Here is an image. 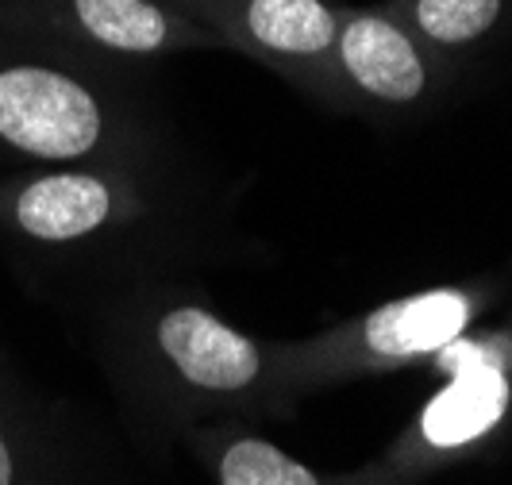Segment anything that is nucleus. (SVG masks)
<instances>
[{
    "mask_svg": "<svg viewBox=\"0 0 512 485\" xmlns=\"http://www.w3.org/2000/svg\"><path fill=\"white\" fill-rule=\"evenodd\" d=\"M158 4H162V0H158Z\"/></svg>",
    "mask_w": 512,
    "mask_h": 485,
    "instance_id": "12",
    "label": "nucleus"
},
{
    "mask_svg": "<svg viewBox=\"0 0 512 485\" xmlns=\"http://www.w3.org/2000/svg\"><path fill=\"white\" fill-rule=\"evenodd\" d=\"M70 435L0 355V485H70Z\"/></svg>",
    "mask_w": 512,
    "mask_h": 485,
    "instance_id": "6",
    "label": "nucleus"
},
{
    "mask_svg": "<svg viewBox=\"0 0 512 485\" xmlns=\"http://www.w3.org/2000/svg\"><path fill=\"white\" fill-rule=\"evenodd\" d=\"M466 320H470V301L459 289H432L366 312L347 347L378 362H405L443 351L451 339H459Z\"/></svg>",
    "mask_w": 512,
    "mask_h": 485,
    "instance_id": "7",
    "label": "nucleus"
},
{
    "mask_svg": "<svg viewBox=\"0 0 512 485\" xmlns=\"http://www.w3.org/2000/svg\"><path fill=\"white\" fill-rule=\"evenodd\" d=\"M235 35L285 62H324L335 54L339 16L328 0H235Z\"/></svg>",
    "mask_w": 512,
    "mask_h": 485,
    "instance_id": "8",
    "label": "nucleus"
},
{
    "mask_svg": "<svg viewBox=\"0 0 512 485\" xmlns=\"http://www.w3.org/2000/svg\"><path fill=\"white\" fill-rule=\"evenodd\" d=\"M143 212L128 166H43L0 181V231L39 258L81 262Z\"/></svg>",
    "mask_w": 512,
    "mask_h": 485,
    "instance_id": "3",
    "label": "nucleus"
},
{
    "mask_svg": "<svg viewBox=\"0 0 512 485\" xmlns=\"http://www.w3.org/2000/svg\"><path fill=\"white\" fill-rule=\"evenodd\" d=\"M335 66L362 97L382 104H412L428 93V62L409 31L389 16L355 12L339 20Z\"/></svg>",
    "mask_w": 512,
    "mask_h": 485,
    "instance_id": "5",
    "label": "nucleus"
},
{
    "mask_svg": "<svg viewBox=\"0 0 512 485\" xmlns=\"http://www.w3.org/2000/svg\"><path fill=\"white\" fill-rule=\"evenodd\" d=\"M112 362L131 378L185 389L205 401H235L266 382L270 366L255 339L193 301L131 308L112 320Z\"/></svg>",
    "mask_w": 512,
    "mask_h": 485,
    "instance_id": "2",
    "label": "nucleus"
},
{
    "mask_svg": "<svg viewBox=\"0 0 512 485\" xmlns=\"http://www.w3.org/2000/svg\"><path fill=\"white\" fill-rule=\"evenodd\" d=\"M0 27L112 66L166 54L189 39L158 0H0Z\"/></svg>",
    "mask_w": 512,
    "mask_h": 485,
    "instance_id": "4",
    "label": "nucleus"
},
{
    "mask_svg": "<svg viewBox=\"0 0 512 485\" xmlns=\"http://www.w3.org/2000/svg\"><path fill=\"white\" fill-rule=\"evenodd\" d=\"M505 397V378L497 370H459V382L447 385L424 412V439L432 447H455L489 432L505 412Z\"/></svg>",
    "mask_w": 512,
    "mask_h": 485,
    "instance_id": "9",
    "label": "nucleus"
},
{
    "mask_svg": "<svg viewBox=\"0 0 512 485\" xmlns=\"http://www.w3.org/2000/svg\"><path fill=\"white\" fill-rule=\"evenodd\" d=\"M409 16L424 39L439 47H459L497 24L501 0H412Z\"/></svg>",
    "mask_w": 512,
    "mask_h": 485,
    "instance_id": "11",
    "label": "nucleus"
},
{
    "mask_svg": "<svg viewBox=\"0 0 512 485\" xmlns=\"http://www.w3.org/2000/svg\"><path fill=\"white\" fill-rule=\"evenodd\" d=\"M135 124L112 62L0 27V147L39 166H128Z\"/></svg>",
    "mask_w": 512,
    "mask_h": 485,
    "instance_id": "1",
    "label": "nucleus"
},
{
    "mask_svg": "<svg viewBox=\"0 0 512 485\" xmlns=\"http://www.w3.org/2000/svg\"><path fill=\"white\" fill-rule=\"evenodd\" d=\"M220 485H328L312 466L285 455L262 435H235L216 459Z\"/></svg>",
    "mask_w": 512,
    "mask_h": 485,
    "instance_id": "10",
    "label": "nucleus"
}]
</instances>
